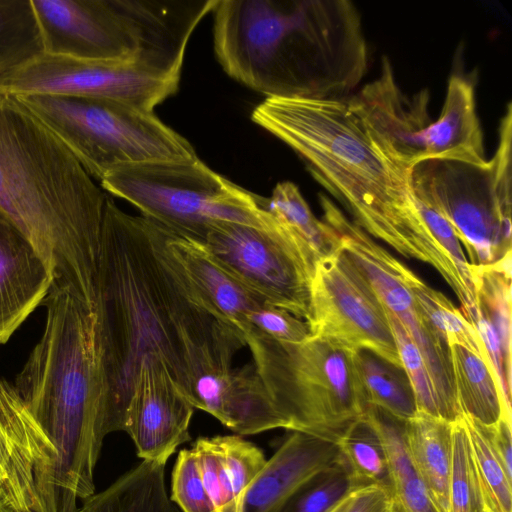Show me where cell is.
<instances>
[{
	"label": "cell",
	"instance_id": "obj_1",
	"mask_svg": "<svg viewBox=\"0 0 512 512\" xmlns=\"http://www.w3.org/2000/svg\"><path fill=\"white\" fill-rule=\"evenodd\" d=\"M98 314L106 435L124 431L143 367L164 366L187 396L197 373L230 367L246 346L174 272L161 250L156 224L124 212L108 197L100 236Z\"/></svg>",
	"mask_w": 512,
	"mask_h": 512
},
{
	"label": "cell",
	"instance_id": "obj_2",
	"mask_svg": "<svg viewBox=\"0 0 512 512\" xmlns=\"http://www.w3.org/2000/svg\"><path fill=\"white\" fill-rule=\"evenodd\" d=\"M251 118L305 160L365 233L432 266L461 305L475 300L472 265L427 224L412 188V170L381 149L346 99L266 98Z\"/></svg>",
	"mask_w": 512,
	"mask_h": 512
},
{
	"label": "cell",
	"instance_id": "obj_3",
	"mask_svg": "<svg viewBox=\"0 0 512 512\" xmlns=\"http://www.w3.org/2000/svg\"><path fill=\"white\" fill-rule=\"evenodd\" d=\"M43 333L13 384L52 447L43 512H76L95 491L105 434L106 379L98 303L52 285Z\"/></svg>",
	"mask_w": 512,
	"mask_h": 512
},
{
	"label": "cell",
	"instance_id": "obj_4",
	"mask_svg": "<svg viewBox=\"0 0 512 512\" xmlns=\"http://www.w3.org/2000/svg\"><path fill=\"white\" fill-rule=\"evenodd\" d=\"M214 50L226 73L266 98L345 100L368 63L348 0H219Z\"/></svg>",
	"mask_w": 512,
	"mask_h": 512
},
{
	"label": "cell",
	"instance_id": "obj_5",
	"mask_svg": "<svg viewBox=\"0 0 512 512\" xmlns=\"http://www.w3.org/2000/svg\"><path fill=\"white\" fill-rule=\"evenodd\" d=\"M106 200L45 124L0 95V212L51 268L54 285L94 303Z\"/></svg>",
	"mask_w": 512,
	"mask_h": 512
},
{
	"label": "cell",
	"instance_id": "obj_6",
	"mask_svg": "<svg viewBox=\"0 0 512 512\" xmlns=\"http://www.w3.org/2000/svg\"><path fill=\"white\" fill-rule=\"evenodd\" d=\"M253 364L288 431L337 443L367 407L355 352L322 337L277 342L256 329L246 338Z\"/></svg>",
	"mask_w": 512,
	"mask_h": 512
},
{
	"label": "cell",
	"instance_id": "obj_7",
	"mask_svg": "<svg viewBox=\"0 0 512 512\" xmlns=\"http://www.w3.org/2000/svg\"><path fill=\"white\" fill-rule=\"evenodd\" d=\"M100 182L142 217L196 242L222 222L257 228L276 223L265 209L266 199L214 172L198 157L122 166Z\"/></svg>",
	"mask_w": 512,
	"mask_h": 512
},
{
	"label": "cell",
	"instance_id": "obj_8",
	"mask_svg": "<svg viewBox=\"0 0 512 512\" xmlns=\"http://www.w3.org/2000/svg\"><path fill=\"white\" fill-rule=\"evenodd\" d=\"M14 98L100 181L126 165L197 157L191 144L152 111L125 102L67 94Z\"/></svg>",
	"mask_w": 512,
	"mask_h": 512
},
{
	"label": "cell",
	"instance_id": "obj_9",
	"mask_svg": "<svg viewBox=\"0 0 512 512\" xmlns=\"http://www.w3.org/2000/svg\"><path fill=\"white\" fill-rule=\"evenodd\" d=\"M512 106L499 125L498 147L484 165L427 160L412 169L414 194L451 225L474 267L511 256Z\"/></svg>",
	"mask_w": 512,
	"mask_h": 512
},
{
	"label": "cell",
	"instance_id": "obj_10",
	"mask_svg": "<svg viewBox=\"0 0 512 512\" xmlns=\"http://www.w3.org/2000/svg\"><path fill=\"white\" fill-rule=\"evenodd\" d=\"M198 243L266 303L309 321L311 284L318 258L283 224L276 220L271 228H257L222 222Z\"/></svg>",
	"mask_w": 512,
	"mask_h": 512
},
{
	"label": "cell",
	"instance_id": "obj_11",
	"mask_svg": "<svg viewBox=\"0 0 512 512\" xmlns=\"http://www.w3.org/2000/svg\"><path fill=\"white\" fill-rule=\"evenodd\" d=\"M323 221L337 234L343 251L364 274L386 311L409 334L425 362L436 395L439 416L455 422L462 416L450 347L423 315L411 289L414 272L358 227L326 196H320Z\"/></svg>",
	"mask_w": 512,
	"mask_h": 512
},
{
	"label": "cell",
	"instance_id": "obj_12",
	"mask_svg": "<svg viewBox=\"0 0 512 512\" xmlns=\"http://www.w3.org/2000/svg\"><path fill=\"white\" fill-rule=\"evenodd\" d=\"M181 72L143 61H95L39 53L0 79V95L67 94L154 108L176 93Z\"/></svg>",
	"mask_w": 512,
	"mask_h": 512
},
{
	"label": "cell",
	"instance_id": "obj_13",
	"mask_svg": "<svg viewBox=\"0 0 512 512\" xmlns=\"http://www.w3.org/2000/svg\"><path fill=\"white\" fill-rule=\"evenodd\" d=\"M307 324L311 336L368 350L402 367L385 308L343 249L316 263Z\"/></svg>",
	"mask_w": 512,
	"mask_h": 512
},
{
	"label": "cell",
	"instance_id": "obj_14",
	"mask_svg": "<svg viewBox=\"0 0 512 512\" xmlns=\"http://www.w3.org/2000/svg\"><path fill=\"white\" fill-rule=\"evenodd\" d=\"M346 102L392 160L409 170L425 161L426 137L432 123L429 93L421 90L412 97L404 94L388 58H382L380 75Z\"/></svg>",
	"mask_w": 512,
	"mask_h": 512
},
{
	"label": "cell",
	"instance_id": "obj_15",
	"mask_svg": "<svg viewBox=\"0 0 512 512\" xmlns=\"http://www.w3.org/2000/svg\"><path fill=\"white\" fill-rule=\"evenodd\" d=\"M52 447L13 384L0 378V502L16 512H43L38 490Z\"/></svg>",
	"mask_w": 512,
	"mask_h": 512
},
{
	"label": "cell",
	"instance_id": "obj_16",
	"mask_svg": "<svg viewBox=\"0 0 512 512\" xmlns=\"http://www.w3.org/2000/svg\"><path fill=\"white\" fill-rule=\"evenodd\" d=\"M194 406L164 366L143 367L126 411L125 429L142 460L167 462L190 440Z\"/></svg>",
	"mask_w": 512,
	"mask_h": 512
},
{
	"label": "cell",
	"instance_id": "obj_17",
	"mask_svg": "<svg viewBox=\"0 0 512 512\" xmlns=\"http://www.w3.org/2000/svg\"><path fill=\"white\" fill-rule=\"evenodd\" d=\"M156 226L163 255L180 280L209 313L246 343L253 329L250 316L266 302L236 280L200 243Z\"/></svg>",
	"mask_w": 512,
	"mask_h": 512
},
{
	"label": "cell",
	"instance_id": "obj_18",
	"mask_svg": "<svg viewBox=\"0 0 512 512\" xmlns=\"http://www.w3.org/2000/svg\"><path fill=\"white\" fill-rule=\"evenodd\" d=\"M187 397L194 408L211 414L239 435L289 430L253 363L197 373Z\"/></svg>",
	"mask_w": 512,
	"mask_h": 512
},
{
	"label": "cell",
	"instance_id": "obj_19",
	"mask_svg": "<svg viewBox=\"0 0 512 512\" xmlns=\"http://www.w3.org/2000/svg\"><path fill=\"white\" fill-rule=\"evenodd\" d=\"M340 457L336 442L290 431L249 487L244 512H280L302 486Z\"/></svg>",
	"mask_w": 512,
	"mask_h": 512
},
{
	"label": "cell",
	"instance_id": "obj_20",
	"mask_svg": "<svg viewBox=\"0 0 512 512\" xmlns=\"http://www.w3.org/2000/svg\"><path fill=\"white\" fill-rule=\"evenodd\" d=\"M53 282L51 268L0 212V345L42 305Z\"/></svg>",
	"mask_w": 512,
	"mask_h": 512
},
{
	"label": "cell",
	"instance_id": "obj_21",
	"mask_svg": "<svg viewBox=\"0 0 512 512\" xmlns=\"http://www.w3.org/2000/svg\"><path fill=\"white\" fill-rule=\"evenodd\" d=\"M216 512H244L245 497L266 458L239 435L201 437L193 444Z\"/></svg>",
	"mask_w": 512,
	"mask_h": 512
},
{
	"label": "cell",
	"instance_id": "obj_22",
	"mask_svg": "<svg viewBox=\"0 0 512 512\" xmlns=\"http://www.w3.org/2000/svg\"><path fill=\"white\" fill-rule=\"evenodd\" d=\"M471 79L452 74L439 118L428 128L425 161L449 160L473 165L487 163Z\"/></svg>",
	"mask_w": 512,
	"mask_h": 512
},
{
	"label": "cell",
	"instance_id": "obj_23",
	"mask_svg": "<svg viewBox=\"0 0 512 512\" xmlns=\"http://www.w3.org/2000/svg\"><path fill=\"white\" fill-rule=\"evenodd\" d=\"M404 435L412 463L437 512H449L452 477V423L419 412L405 421Z\"/></svg>",
	"mask_w": 512,
	"mask_h": 512
},
{
	"label": "cell",
	"instance_id": "obj_24",
	"mask_svg": "<svg viewBox=\"0 0 512 512\" xmlns=\"http://www.w3.org/2000/svg\"><path fill=\"white\" fill-rule=\"evenodd\" d=\"M166 462L142 460L76 512H180L167 494Z\"/></svg>",
	"mask_w": 512,
	"mask_h": 512
},
{
	"label": "cell",
	"instance_id": "obj_25",
	"mask_svg": "<svg viewBox=\"0 0 512 512\" xmlns=\"http://www.w3.org/2000/svg\"><path fill=\"white\" fill-rule=\"evenodd\" d=\"M453 380L462 414L485 425L504 418L502 391L490 361L461 345L450 346Z\"/></svg>",
	"mask_w": 512,
	"mask_h": 512
},
{
	"label": "cell",
	"instance_id": "obj_26",
	"mask_svg": "<svg viewBox=\"0 0 512 512\" xmlns=\"http://www.w3.org/2000/svg\"><path fill=\"white\" fill-rule=\"evenodd\" d=\"M363 419L384 447L392 491L404 512H437L410 458L404 423L383 410L368 406Z\"/></svg>",
	"mask_w": 512,
	"mask_h": 512
},
{
	"label": "cell",
	"instance_id": "obj_27",
	"mask_svg": "<svg viewBox=\"0 0 512 512\" xmlns=\"http://www.w3.org/2000/svg\"><path fill=\"white\" fill-rule=\"evenodd\" d=\"M355 360L368 405L403 422L417 413L412 385L402 367L368 350L356 351Z\"/></svg>",
	"mask_w": 512,
	"mask_h": 512
},
{
	"label": "cell",
	"instance_id": "obj_28",
	"mask_svg": "<svg viewBox=\"0 0 512 512\" xmlns=\"http://www.w3.org/2000/svg\"><path fill=\"white\" fill-rule=\"evenodd\" d=\"M265 209L302 239L318 260L342 250L337 234L323 220L315 217L294 183H278L271 197L266 199Z\"/></svg>",
	"mask_w": 512,
	"mask_h": 512
},
{
	"label": "cell",
	"instance_id": "obj_29",
	"mask_svg": "<svg viewBox=\"0 0 512 512\" xmlns=\"http://www.w3.org/2000/svg\"><path fill=\"white\" fill-rule=\"evenodd\" d=\"M485 511L512 512V486L491 441L490 425L462 414Z\"/></svg>",
	"mask_w": 512,
	"mask_h": 512
},
{
	"label": "cell",
	"instance_id": "obj_30",
	"mask_svg": "<svg viewBox=\"0 0 512 512\" xmlns=\"http://www.w3.org/2000/svg\"><path fill=\"white\" fill-rule=\"evenodd\" d=\"M411 289L423 315L449 347L464 346L490 361L477 330L461 309L456 308L445 295L430 287L415 273L411 278Z\"/></svg>",
	"mask_w": 512,
	"mask_h": 512
},
{
	"label": "cell",
	"instance_id": "obj_31",
	"mask_svg": "<svg viewBox=\"0 0 512 512\" xmlns=\"http://www.w3.org/2000/svg\"><path fill=\"white\" fill-rule=\"evenodd\" d=\"M337 444L358 488L380 485L392 489L384 447L363 417L344 432Z\"/></svg>",
	"mask_w": 512,
	"mask_h": 512
},
{
	"label": "cell",
	"instance_id": "obj_32",
	"mask_svg": "<svg viewBox=\"0 0 512 512\" xmlns=\"http://www.w3.org/2000/svg\"><path fill=\"white\" fill-rule=\"evenodd\" d=\"M41 52L30 0H0V79Z\"/></svg>",
	"mask_w": 512,
	"mask_h": 512
},
{
	"label": "cell",
	"instance_id": "obj_33",
	"mask_svg": "<svg viewBox=\"0 0 512 512\" xmlns=\"http://www.w3.org/2000/svg\"><path fill=\"white\" fill-rule=\"evenodd\" d=\"M356 486L348 466L340 457L334 464L302 486L280 512H328Z\"/></svg>",
	"mask_w": 512,
	"mask_h": 512
},
{
	"label": "cell",
	"instance_id": "obj_34",
	"mask_svg": "<svg viewBox=\"0 0 512 512\" xmlns=\"http://www.w3.org/2000/svg\"><path fill=\"white\" fill-rule=\"evenodd\" d=\"M452 477L449 512H485L471 447L462 416L452 422Z\"/></svg>",
	"mask_w": 512,
	"mask_h": 512
},
{
	"label": "cell",
	"instance_id": "obj_35",
	"mask_svg": "<svg viewBox=\"0 0 512 512\" xmlns=\"http://www.w3.org/2000/svg\"><path fill=\"white\" fill-rule=\"evenodd\" d=\"M386 314L394 336L401 366L412 385L417 410L440 417L431 378L419 349L400 321L388 311H386Z\"/></svg>",
	"mask_w": 512,
	"mask_h": 512
},
{
	"label": "cell",
	"instance_id": "obj_36",
	"mask_svg": "<svg viewBox=\"0 0 512 512\" xmlns=\"http://www.w3.org/2000/svg\"><path fill=\"white\" fill-rule=\"evenodd\" d=\"M171 500L182 512H216L193 448L179 452L172 472Z\"/></svg>",
	"mask_w": 512,
	"mask_h": 512
},
{
	"label": "cell",
	"instance_id": "obj_37",
	"mask_svg": "<svg viewBox=\"0 0 512 512\" xmlns=\"http://www.w3.org/2000/svg\"><path fill=\"white\" fill-rule=\"evenodd\" d=\"M253 328L281 343L298 344L311 337L309 325L288 311L262 303L251 314Z\"/></svg>",
	"mask_w": 512,
	"mask_h": 512
},
{
	"label": "cell",
	"instance_id": "obj_38",
	"mask_svg": "<svg viewBox=\"0 0 512 512\" xmlns=\"http://www.w3.org/2000/svg\"><path fill=\"white\" fill-rule=\"evenodd\" d=\"M399 507L392 489L370 485L356 490L354 500L346 512H396Z\"/></svg>",
	"mask_w": 512,
	"mask_h": 512
},
{
	"label": "cell",
	"instance_id": "obj_39",
	"mask_svg": "<svg viewBox=\"0 0 512 512\" xmlns=\"http://www.w3.org/2000/svg\"><path fill=\"white\" fill-rule=\"evenodd\" d=\"M491 441L507 476L512 479V436L511 422L504 418L489 426Z\"/></svg>",
	"mask_w": 512,
	"mask_h": 512
},
{
	"label": "cell",
	"instance_id": "obj_40",
	"mask_svg": "<svg viewBox=\"0 0 512 512\" xmlns=\"http://www.w3.org/2000/svg\"><path fill=\"white\" fill-rule=\"evenodd\" d=\"M358 490V489H357ZM356 490L350 492L343 499H341L331 510L328 512H346L352 504L355 497Z\"/></svg>",
	"mask_w": 512,
	"mask_h": 512
},
{
	"label": "cell",
	"instance_id": "obj_41",
	"mask_svg": "<svg viewBox=\"0 0 512 512\" xmlns=\"http://www.w3.org/2000/svg\"><path fill=\"white\" fill-rule=\"evenodd\" d=\"M0 512H16V511L13 510L12 508H10L9 506L0 502Z\"/></svg>",
	"mask_w": 512,
	"mask_h": 512
},
{
	"label": "cell",
	"instance_id": "obj_42",
	"mask_svg": "<svg viewBox=\"0 0 512 512\" xmlns=\"http://www.w3.org/2000/svg\"><path fill=\"white\" fill-rule=\"evenodd\" d=\"M396 512H404L402 507L400 506Z\"/></svg>",
	"mask_w": 512,
	"mask_h": 512
},
{
	"label": "cell",
	"instance_id": "obj_43",
	"mask_svg": "<svg viewBox=\"0 0 512 512\" xmlns=\"http://www.w3.org/2000/svg\"><path fill=\"white\" fill-rule=\"evenodd\" d=\"M485 512H488V511H485Z\"/></svg>",
	"mask_w": 512,
	"mask_h": 512
}]
</instances>
